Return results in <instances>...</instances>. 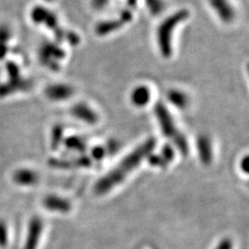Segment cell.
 Wrapping results in <instances>:
<instances>
[{
  "label": "cell",
  "mask_w": 249,
  "mask_h": 249,
  "mask_svg": "<svg viewBox=\"0 0 249 249\" xmlns=\"http://www.w3.org/2000/svg\"><path fill=\"white\" fill-rule=\"evenodd\" d=\"M155 145L156 140L154 138L147 139L144 143L139 145L134 152L124 158L120 164L113 168L110 173H108L97 182L95 185V192L99 196H103L110 191L113 187L119 185L132 170H134L139 165L140 162L152 153Z\"/></svg>",
  "instance_id": "1"
},
{
  "label": "cell",
  "mask_w": 249,
  "mask_h": 249,
  "mask_svg": "<svg viewBox=\"0 0 249 249\" xmlns=\"http://www.w3.org/2000/svg\"><path fill=\"white\" fill-rule=\"evenodd\" d=\"M30 19L36 25H43L51 30L57 43L66 42L70 46L76 47L80 44V36L75 31L62 28L57 16L43 5H36L30 11Z\"/></svg>",
  "instance_id": "2"
},
{
  "label": "cell",
  "mask_w": 249,
  "mask_h": 249,
  "mask_svg": "<svg viewBox=\"0 0 249 249\" xmlns=\"http://www.w3.org/2000/svg\"><path fill=\"white\" fill-rule=\"evenodd\" d=\"M190 12L187 9H181L174 14L169 15L163 20L156 31L157 45L161 55L164 58H169L173 55V35L176 28L189 18Z\"/></svg>",
  "instance_id": "3"
},
{
  "label": "cell",
  "mask_w": 249,
  "mask_h": 249,
  "mask_svg": "<svg viewBox=\"0 0 249 249\" xmlns=\"http://www.w3.org/2000/svg\"><path fill=\"white\" fill-rule=\"evenodd\" d=\"M154 112L160 124V128L164 136L173 140L178 149L180 150L183 155L188 154V143H187V140L185 136L176 127L173 116H171L166 106L162 102H157L155 105Z\"/></svg>",
  "instance_id": "4"
},
{
  "label": "cell",
  "mask_w": 249,
  "mask_h": 249,
  "mask_svg": "<svg viewBox=\"0 0 249 249\" xmlns=\"http://www.w3.org/2000/svg\"><path fill=\"white\" fill-rule=\"evenodd\" d=\"M5 69L9 79L6 82L0 83V98L11 96L15 92L26 91L33 87V82L26 78L22 77L21 70L15 61L10 60L6 62Z\"/></svg>",
  "instance_id": "5"
},
{
  "label": "cell",
  "mask_w": 249,
  "mask_h": 249,
  "mask_svg": "<svg viewBox=\"0 0 249 249\" xmlns=\"http://www.w3.org/2000/svg\"><path fill=\"white\" fill-rule=\"evenodd\" d=\"M37 55L43 67L52 72H58L60 70V62L66 58L67 53L58 43L44 42L38 48Z\"/></svg>",
  "instance_id": "6"
},
{
  "label": "cell",
  "mask_w": 249,
  "mask_h": 249,
  "mask_svg": "<svg viewBox=\"0 0 249 249\" xmlns=\"http://www.w3.org/2000/svg\"><path fill=\"white\" fill-rule=\"evenodd\" d=\"M133 20V13L131 10H124L116 19H109L101 21L95 27V33L99 36H106L115 31L122 29Z\"/></svg>",
  "instance_id": "7"
},
{
  "label": "cell",
  "mask_w": 249,
  "mask_h": 249,
  "mask_svg": "<svg viewBox=\"0 0 249 249\" xmlns=\"http://www.w3.org/2000/svg\"><path fill=\"white\" fill-rule=\"evenodd\" d=\"M212 10L223 23H231L236 18V10L230 0H209Z\"/></svg>",
  "instance_id": "8"
},
{
  "label": "cell",
  "mask_w": 249,
  "mask_h": 249,
  "mask_svg": "<svg viewBox=\"0 0 249 249\" xmlns=\"http://www.w3.org/2000/svg\"><path fill=\"white\" fill-rule=\"evenodd\" d=\"M74 89L72 85L66 83L50 84L45 89V95L54 102H61L71 98L74 95Z\"/></svg>",
  "instance_id": "9"
},
{
  "label": "cell",
  "mask_w": 249,
  "mask_h": 249,
  "mask_svg": "<svg viewBox=\"0 0 249 249\" xmlns=\"http://www.w3.org/2000/svg\"><path fill=\"white\" fill-rule=\"evenodd\" d=\"M71 113L74 118L89 124H96L99 121V115L97 112L85 103L75 104L71 108Z\"/></svg>",
  "instance_id": "10"
},
{
  "label": "cell",
  "mask_w": 249,
  "mask_h": 249,
  "mask_svg": "<svg viewBox=\"0 0 249 249\" xmlns=\"http://www.w3.org/2000/svg\"><path fill=\"white\" fill-rule=\"evenodd\" d=\"M43 231V222L38 217H34L29 222L27 240L24 249H36Z\"/></svg>",
  "instance_id": "11"
},
{
  "label": "cell",
  "mask_w": 249,
  "mask_h": 249,
  "mask_svg": "<svg viewBox=\"0 0 249 249\" xmlns=\"http://www.w3.org/2000/svg\"><path fill=\"white\" fill-rule=\"evenodd\" d=\"M151 89L146 85H138L131 91V103L136 107H143L151 101Z\"/></svg>",
  "instance_id": "12"
},
{
  "label": "cell",
  "mask_w": 249,
  "mask_h": 249,
  "mask_svg": "<svg viewBox=\"0 0 249 249\" xmlns=\"http://www.w3.org/2000/svg\"><path fill=\"white\" fill-rule=\"evenodd\" d=\"M43 204L47 210H50V211L54 212L67 213L71 210V204H70L69 200L56 196H46Z\"/></svg>",
  "instance_id": "13"
},
{
  "label": "cell",
  "mask_w": 249,
  "mask_h": 249,
  "mask_svg": "<svg viewBox=\"0 0 249 249\" xmlns=\"http://www.w3.org/2000/svg\"><path fill=\"white\" fill-rule=\"evenodd\" d=\"M13 180L16 184L21 186H33L38 182L40 177H38V175L34 170L22 168L15 171Z\"/></svg>",
  "instance_id": "14"
},
{
  "label": "cell",
  "mask_w": 249,
  "mask_h": 249,
  "mask_svg": "<svg viewBox=\"0 0 249 249\" xmlns=\"http://www.w3.org/2000/svg\"><path fill=\"white\" fill-rule=\"evenodd\" d=\"M197 147L200 160L205 164H209L212 161V146L208 136L201 135L197 140Z\"/></svg>",
  "instance_id": "15"
},
{
  "label": "cell",
  "mask_w": 249,
  "mask_h": 249,
  "mask_svg": "<svg viewBox=\"0 0 249 249\" xmlns=\"http://www.w3.org/2000/svg\"><path fill=\"white\" fill-rule=\"evenodd\" d=\"M167 99L171 105L178 109H185L189 105V98L180 89H170L167 92Z\"/></svg>",
  "instance_id": "16"
},
{
  "label": "cell",
  "mask_w": 249,
  "mask_h": 249,
  "mask_svg": "<svg viewBox=\"0 0 249 249\" xmlns=\"http://www.w3.org/2000/svg\"><path fill=\"white\" fill-rule=\"evenodd\" d=\"M49 164L53 167H74L75 166H80V167H89L90 166L91 162L88 157H82L75 160L74 162H65L60 160H50Z\"/></svg>",
  "instance_id": "17"
},
{
  "label": "cell",
  "mask_w": 249,
  "mask_h": 249,
  "mask_svg": "<svg viewBox=\"0 0 249 249\" xmlns=\"http://www.w3.org/2000/svg\"><path fill=\"white\" fill-rule=\"evenodd\" d=\"M147 10L153 16H159L165 9V3L163 0H144Z\"/></svg>",
  "instance_id": "18"
},
{
  "label": "cell",
  "mask_w": 249,
  "mask_h": 249,
  "mask_svg": "<svg viewBox=\"0 0 249 249\" xmlns=\"http://www.w3.org/2000/svg\"><path fill=\"white\" fill-rule=\"evenodd\" d=\"M65 144L67 147L71 150H75V151H79V152H83L87 147V144H85V142L78 136H70L66 139Z\"/></svg>",
  "instance_id": "19"
},
{
  "label": "cell",
  "mask_w": 249,
  "mask_h": 249,
  "mask_svg": "<svg viewBox=\"0 0 249 249\" xmlns=\"http://www.w3.org/2000/svg\"><path fill=\"white\" fill-rule=\"evenodd\" d=\"M62 135H64V128H62L60 124L54 127L52 129V134H51V147L53 150H55L56 147L59 145Z\"/></svg>",
  "instance_id": "20"
},
{
  "label": "cell",
  "mask_w": 249,
  "mask_h": 249,
  "mask_svg": "<svg viewBox=\"0 0 249 249\" xmlns=\"http://www.w3.org/2000/svg\"><path fill=\"white\" fill-rule=\"evenodd\" d=\"M12 37V30L9 25L1 24L0 25V43L9 44Z\"/></svg>",
  "instance_id": "21"
},
{
  "label": "cell",
  "mask_w": 249,
  "mask_h": 249,
  "mask_svg": "<svg viewBox=\"0 0 249 249\" xmlns=\"http://www.w3.org/2000/svg\"><path fill=\"white\" fill-rule=\"evenodd\" d=\"M7 244V228L3 220H0V246L4 247Z\"/></svg>",
  "instance_id": "22"
},
{
  "label": "cell",
  "mask_w": 249,
  "mask_h": 249,
  "mask_svg": "<svg viewBox=\"0 0 249 249\" xmlns=\"http://www.w3.org/2000/svg\"><path fill=\"white\" fill-rule=\"evenodd\" d=\"M174 156H175V152L173 150V147H171L168 144L164 145V147H163V150H162V158H163V160H164L167 163V162L173 160Z\"/></svg>",
  "instance_id": "23"
},
{
  "label": "cell",
  "mask_w": 249,
  "mask_h": 249,
  "mask_svg": "<svg viewBox=\"0 0 249 249\" xmlns=\"http://www.w3.org/2000/svg\"><path fill=\"white\" fill-rule=\"evenodd\" d=\"M105 149L102 146H95L91 151V156L95 160H101L105 156Z\"/></svg>",
  "instance_id": "24"
},
{
  "label": "cell",
  "mask_w": 249,
  "mask_h": 249,
  "mask_svg": "<svg viewBox=\"0 0 249 249\" xmlns=\"http://www.w3.org/2000/svg\"><path fill=\"white\" fill-rule=\"evenodd\" d=\"M109 3V0H91V5L97 11H102Z\"/></svg>",
  "instance_id": "25"
},
{
  "label": "cell",
  "mask_w": 249,
  "mask_h": 249,
  "mask_svg": "<svg viewBox=\"0 0 249 249\" xmlns=\"http://www.w3.org/2000/svg\"><path fill=\"white\" fill-rule=\"evenodd\" d=\"M231 248H232V242L230 239H223L216 247V249H231Z\"/></svg>",
  "instance_id": "26"
},
{
  "label": "cell",
  "mask_w": 249,
  "mask_h": 249,
  "mask_svg": "<svg viewBox=\"0 0 249 249\" xmlns=\"http://www.w3.org/2000/svg\"><path fill=\"white\" fill-rule=\"evenodd\" d=\"M7 53H9V44L0 43V60L4 59Z\"/></svg>",
  "instance_id": "27"
},
{
  "label": "cell",
  "mask_w": 249,
  "mask_h": 249,
  "mask_svg": "<svg viewBox=\"0 0 249 249\" xmlns=\"http://www.w3.org/2000/svg\"><path fill=\"white\" fill-rule=\"evenodd\" d=\"M247 163H248V157H244V159L241 162V166H242V169L244 170V173H248V166H247Z\"/></svg>",
  "instance_id": "28"
},
{
  "label": "cell",
  "mask_w": 249,
  "mask_h": 249,
  "mask_svg": "<svg viewBox=\"0 0 249 249\" xmlns=\"http://www.w3.org/2000/svg\"><path fill=\"white\" fill-rule=\"evenodd\" d=\"M138 0H128V5L131 7V9H135L137 5Z\"/></svg>",
  "instance_id": "29"
},
{
  "label": "cell",
  "mask_w": 249,
  "mask_h": 249,
  "mask_svg": "<svg viewBox=\"0 0 249 249\" xmlns=\"http://www.w3.org/2000/svg\"><path fill=\"white\" fill-rule=\"evenodd\" d=\"M45 1H46V2H53L54 0H45Z\"/></svg>",
  "instance_id": "30"
}]
</instances>
